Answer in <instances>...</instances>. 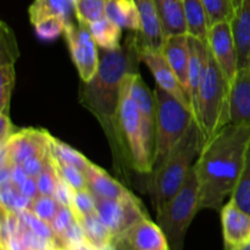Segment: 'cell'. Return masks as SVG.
<instances>
[{"mask_svg": "<svg viewBox=\"0 0 250 250\" xmlns=\"http://www.w3.org/2000/svg\"><path fill=\"white\" fill-rule=\"evenodd\" d=\"M99 68L89 82H82L78 100L99 121L111 148L115 170L126 178L125 172L132 164L120 129L119 107L124 80L138 72V36H129L115 50L99 49Z\"/></svg>", "mask_w": 250, "mask_h": 250, "instance_id": "obj_1", "label": "cell"}, {"mask_svg": "<svg viewBox=\"0 0 250 250\" xmlns=\"http://www.w3.org/2000/svg\"><path fill=\"white\" fill-rule=\"evenodd\" d=\"M250 143V126L227 125L204 144L195 163L200 187V210H221L236 192Z\"/></svg>", "mask_w": 250, "mask_h": 250, "instance_id": "obj_2", "label": "cell"}, {"mask_svg": "<svg viewBox=\"0 0 250 250\" xmlns=\"http://www.w3.org/2000/svg\"><path fill=\"white\" fill-rule=\"evenodd\" d=\"M204 144V136L194 121L165 161L150 173L148 190L155 211L161 209L182 188Z\"/></svg>", "mask_w": 250, "mask_h": 250, "instance_id": "obj_3", "label": "cell"}, {"mask_svg": "<svg viewBox=\"0 0 250 250\" xmlns=\"http://www.w3.org/2000/svg\"><path fill=\"white\" fill-rule=\"evenodd\" d=\"M231 89L232 83L210 53L194 111L205 143L231 124Z\"/></svg>", "mask_w": 250, "mask_h": 250, "instance_id": "obj_4", "label": "cell"}, {"mask_svg": "<svg viewBox=\"0 0 250 250\" xmlns=\"http://www.w3.org/2000/svg\"><path fill=\"white\" fill-rule=\"evenodd\" d=\"M199 211L200 187L194 165L182 188L156 211L158 225L165 233L171 250H183L188 229Z\"/></svg>", "mask_w": 250, "mask_h": 250, "instance_id": "obj_5", "label": "cell"}, {"mask_svg": "<svg viewBox=\"0 0 250 250\" xmlns=\"http://www.w3.org/2000/svg\"><path fill=\"white\" fill-rule=\"evenodd\" d=\"M154 97L156 107V129L153 171L165 161L171 150L185 137L195 121L193 112L170 93L156 87Z\"/></svg>", "mask_w": 250, "mask_h": 250, "instance_id": "obj_6", "label": "cell"}, {"mask_svg": "<svg viewBox=\"0 0 250 250\" xmlns=\"http://www.w3.org/2000/svg\"><path fill=\"white\" fill-rule=\"evenodd\" d=\"M129 75L126 76L122 83L119 107L120 129L131 159L132 168L139 173L150 175L153 172L154 163L146 150L141 112L129 92Z\"/></svg>", "mask_w": 250, "mask_h": 250, "instance_id": "obj_7", "label": "cell"}, {"mask_svg": "<svg viewBox=\"0 0 250 250\" xmlns=\"http://www.w3.org/2000/svg\"><path fill=\"white\" fill-rule=\"evenodd\" d=\"M94 195L95 212L116 238L124 236L132 226L146 219V209L137 197L131 199H109Z\"/></svg>", "mask_w": 250, "mask_h": 250, "instance_id": "obj_8", "label": "cell"}, {"mask_svg": "<svg viewBox=\"0 0 250 250\" xmlns=\"http://www.w3.org/2000/svg\"><path fill=\"white\" fill-rule=\"evenodd\" d=\"M66 43L82 82H89L97 73L100 62V53L87 24L67 22L65 27Z\"/></svg>", "mask_w": 250, "mask_h": 250, "instance_id": "obj_9", "label": "cell"}, {"mask_svg": "<svg viewBox=\"0 0 250 250\" xmlns=\"http://www.w3.org/2000/svg\"><path fill=\"white\" fill-rule=\"evenodd\" d=\"M54 137L44 129L23 128L12 134L9 141L0 146L1 166L22 165L27 159L50 151Z\"/></svg>", "mask_w": 250, "mask_h": 250, "instance_id": "obj_10", "label": "cell"}, {"mask_svg": "<svg viewBox=\"0 0 250 250\" xmlns=\"http://www.w3.org/2000/svg\"><path fill=\"white\" fill-rule=\"evenodd\" d=\"M208 45L212 58L229 82H233L239 71L238 51L231 21L212 24L208 34Z\"/></svg>", "mask_w": 250, "mask_h": 250, "instance_id": "obj_11", "label": "cell"}, {"mask_svg": "<svg viewBox=\"0 0 250 250\" xmlns=\"http://www.w3.org/2000/svg\"><path fill=\"white\" fill-rule=\"evenodd\" d=\"M138 55L139 60L146 63L149 70H150L158 87L164 89L165 92L170 93L172 97L180 100L186 107H188L193 112L192 104H190L187 93L181 85L180 81L177 80L175 72L170 67L167 60L165 59L164 54L161 53L160 49L142 45L138 41ZM193 115H194V112H193Z\"/></svg>", "mask_w": 250, "mask_h": 250, "instance_id": "obj_12", "label": "cell"}, {"mask_svg": "<svg viewBox=\"0 0 250 250\" xmlns=\"http://www.w3.org/2000/svg\"><path fill=\"white\" fill-rule=\"evenodd\" d=\"M129 92L136 102L141 112L142 126H143L144 141L146 150L154 163L155 154V129H156V107L154 92L149 89L138 72L129 75ZM154 167V166H153Z\"/></svg>", "mask_w": 250, "mask_h": 250, "instance_id": "obj_13", "label": "cell"}, {"mask_svg": "<svg viewBox=\"0 0 250 250\" xmlns=\"http://www.w3.org/2000/svg\"><path fill=\"white\" fill-rule=\"evenodd\" d=\"M221 225L225 250H242L250 244V214L232 199L222 207Z\"/></svg>", "mask_w": 250, "mask_h": 250, "instance_id": "obj_14", "label": "cell"}, {"mask_svg": "<svg viewBox=\"0 0 250 250\" xmlns=\"http://www.w3.org/2000/svg\"><path fill=\"white\" fill-rule=\"evenodd\" d=\"M160 50L188 95V73H189L188 34H176V36L165 37Z\"/></svg>", "mask_w": 250, "mask_h": 250, "instance_id": "obj_15", "label": "cell"}, {"mask_svg": "<svg viewBox=\"0 0 250 250\" xmlns=\"http://www.w3.org/2000/svg\"><path fill=\"white\" fill-rule=\"evenodd\" d=\"M122 238L126 239L137 250H171L161 227L158 222L155 224L149 217L137 222Z\"/></svg>", "mask_w": 250, "mask_h": 250, "instance_id": "obj_16", "label": "cell"}, {"mask_svg": "<svg viewBox=\"0 0 250 250\" xmlns=\"http://www.w3.org/2000/svg\"><path fill=\"white\" fill-rule=\"evenodd\" d=\"M189 42V73H188V97L192 104L193 112L197 106L198 94H199L200 85L204 78L207 70L208 61H209V45L205 42L194 37L188 36ZM195 119V116H194Z\"/></svg>", "mask_w": 250, "mask_h": 250, "instance_id": "obj_17", "label": "cell"}, {"mask_svg": "<svg viewBox=\"0 0 250 250\" xmlns=\"http://www.w3.org/2000/svg\"><path fill=\"white\" fill-rule=\"evenodd\" d=\"M133 1L138 9L142 23L141 32L137 33L139 43L149 48L161 49L165 36H164L155 1L154 0H133Z\"/></svg>", "mask_w": 250, "mask_h": 250, "instance_id": "obj_18", "label": "cell"}, {"mask_svg": "<svg viewBox=\"0 0 250 250\" xmlns=\"http://www.w3.org/2000/svg\"><path fill=\"white\" fill-rule=\"evenodd\" d=\"M84 176L88 188L93 194L109 199H131L136 197L122 183L112 178L109 173H106V171L93 163L89 164Z\"/></svg>", "mask_w": 250, "mask_h": 250, "instance_id": "obj_19", "label": "cell"}, {"mask_svg": "<svg viewBox=\"0 0 250 250\" xmlns=\"http://www.w3.org/2000/svg\"><path fill=\"white\" fill-rule=\"evenodd\" d=\"M231 124L250 126V68H241L232 82Z\"/></svg>", "mask_w": 250, "mask_h": 250, "instance_id": "obj_20", "label": "cell"}, {"mask_svg": "<svg viewBox=\"0 0 250 250\" xmlns=\"http://www.w3.org/2000/svg\"><path fill=\"white\" fill-rule=\"evenodd\" d=\"M238 51V65L250 68V0H243L231 21Z\"/></svg>", "mask_w": 250, "mask_h": 250, "instance_id": "obj_21", "label": "cell"}, {"mask_svg": "<svg viewBox=\"0 0 250 250\" xmlns=\"http://www.w3.org/2000/svg\"><path fill=\"white\" fill-rule=\"evenodd\" d=\"M164 36L188 34L182 0H154Z\"/></svg>", "mask_w": 250, "mask_h": 250, "instance_id": "obj_22", "label": "cell"}, {"mask_svg": "<svg viewBox=\"0 0 250 250\" xmlns=\"http://www.w3.org/2000/svg\"><path fill=\"white\" fill-rule=\"evenodd\" d=\"M73 15H75L73 0H34L28 7L29 21L33 26L50 17H60L70 22Z\"/></svg>", "mask_w": 250, "mask_h": 250, "instance_id": "obj_23", "label": "cell"}, {"mask_svg": "<svg viewBox=\"0 0 250 250\" xmlns=\"http://www.w3.org/2000/svg\"><path fill=\"white\" fill-rule=\"evenodd\" d=\"M106 17L122 29H128L134 33L141 32V17L133 0H107Z\"/></svg>", "mask_w": 250, "mask_h": 250, "instance_id": "obj_24", "label": "cell"}, {"mask_svg": "<svg viewBox=\"0 0 250 250\" xmlns=\"http://www.w3.org/2000/svg\"><path fill=\"white\" fill-rule=\"evenodd\" d=\"M188 36L208 43L210 24L203 0H182Z\"/></svg>", "mask_w": 250, "mask_h": 250, "instance_id": "obj_25", "label": "cell"}, {"mask_svg": "<svg viewBox=\"0 0 250 250\" xmlns=\"http://www.w3.org/2000/svg\"><path fill=\"white\" fill-rule=\"evenodd\" d=\"M88 27L99 49L115 50L121 46L122 28L107 17H104Z\"/></svg>", "mask_w": 250, "mask_h": 250, "instance_id": "obj_26", "label": "cell"}, {"mask_svg": "<svg viewBox=\"0 0 250 250\" xmlns=\"http://www.w3.org/2000/svg\"><path fill=\"white\" fill-rule=\"evenodd\" d=\"M107 0H78L75 2L76 19L87 26L106 17Z\"/></svg>", "mask_w": 250, "mask_h": 250, "instance_id": "obj_27", "label": "cell"}, {"mask_svg": "<svg viewBox=\"0 0 250 250\" xmlns=\"http://www.w3.org/2000/svg\"><path fill=\"white\" fill-rule=\"evenodd\" d=\"M20 58V49L14 31L5 23L0 22V65H15Z\"/></svg>", "mask_w": 250, "mask_h": 250, "instance_id": "obj_28", "label": "cell"}, {"mask_svg": "<svg viewBox=\"0 0 250 250\" xmlns=\"http://www.w3.org/2000/svg\"><path fill=\"white\" fill-rule=\"evenodd\" d=\"M51 153L60 160L80 168L83 173L85 172V170H87L90 164V161L83 154H81L80 151L73 149L72 146L56 138H54L53 143H51Z\"/></svg>", "mask_w": 250, "mask_h": 250, "instance_id": "obj_29", "label": "cell"}, {"mask_svg": "<svg viewBox=\"0 0 250 250\" xmlns=\"http://www.w3.org/2000/svg\"><path fill=\"white\" fill-rule=\"evenodd\" d=\"M209 17L210 27L221 21H232L236 9L232 0H203Z\"/></svg>", "mask_w": 250, "mask_h": 250, "instance_id": "obj_30", "label": "cell"}, {"mask_svg": "<svg viewBox=\"0 0 250 250\" xmlns=\"http://www.w3.org/2000/svg\"><path fill=\"white\" fill-rule=\"evenodd\" d=\"M15 87V65H0V112L9 114L12 90Z\"/></svg>", "mask_w": 250, "mask_h": 250, "instance_id": "obj_31", "label": "cell"}, {"mask_svg": "<svg viewBox=\"0 0 250 250\" xmlns=\"http://www.w3.org/2000/svg\"><path fill=\"white\" fill-rule=\"evenodd\" d=\"M17 215H19L20 220H21L32 232H34L37 236L42 237V238L46 239V241H50L53 242V243H56L58 246H60L55 233H54L53 229H51V225L49 224V222L39 219V217L37 216V215H34L31 210H24V211L19 212Z\"/></svg>", "mask_w": 250, "mask_h": 250, "instance_id": "obj_32", "label": "cell"}, {"mask_svg": "<svg viewBox=\"0 0 250 250\" xmlns=\"http://www.w3.org/2000/svg\"><path fill=\"white\" fill-rule=\"evenodd\" d=\"M242 210L250 214V143L247 150L244 170L236 192L231 198Z\"/></svg>", "mask_w": 250, "mask_h": 250, "instance_id": "obj_33", "label": "cell"}, {"mask_svg": "<svg viewBox=\"0 0 250 250\" xmlns=\"http://www.w3.org/2000/svg\"><path fill=\"white\" fill-rule=\"evenodd\" d=\"M51 159H53L54 165H55L59 175H60L61 177L73 188V189L78 190L88 188L84 173H83L80 168H77L73 165H70V164L65 163V161L60 160V159H58L56 156H54L53 153H51Z\"/></svg>", "mask_w": 250, "mask_h": 250, "instance_id": "obj_34", "label": "cell"}, {"mask_svg": "<svg viewBox=\"0 0 250 250\" xmlns=\"http://www.w3.org/2000/svg\"><path fill=\"white\" fill-rule=\"evenodd\" d=\"M37 185H38V190L41 195H48V197H54L56 185L59 180V172L56 170L54 161L51 159V149L50 155H49L48 164L45 165L44 170L42 171L41 175L36 178Z\"/></svg>", "mask_w": 250, "mask_h": 250, "instance_id": "obj_35", "label": "cell"}, {"mask_svg": "<svg viewBox=\"0 0 250 250\" xmlns=\"http://www.w3.org/2000/svg\"><path fill=\"white\" fill-rule=\"evenodd\" d=\"M59 209H60V204L58 203V200L54 197H48V195H38L36 199H33L31 208H29V210L34 215L49 224L53 221Z\"/></svg>", "mask_w": 250, "mask_h": 250, "instance_id": "obj_36", "label": "cell"}, {"mask_svg": "<svg viewBox=\"0 0 250 250\" xmlns=\"http://www.w3.org/2000/svg\"><path fill=\"white\" fill-rule=\"evenodd\" d=\"M66 23L67 21L60 17H50L34 24V29H36L37 36L43 41H54L63 34Z\"/></svg>", "mask_w": 250, "mask_h": 250, "instance_id": "obj_37", "label": "cell"}, {"mask_svg": "<svg viewBox=\"0 0 250 250\" xmlns=\"http://www.w3.org/2000/svg\"><path fill=\"white\" fill-rule=\"evenodd\" d=\"M71 209L75 212L76 217L84 216V215H89L95 212L94 195L90 192L89 188L75 190L73 204Z\"/></svg>", "mask_w": 250, "mask_h": 250, "instance_id": "obj_38", "label": "cell"}, {"mask_svg": "<svg viewBox=\"0 0 250 250\" xmlns=\"http://www.w3.org/2000/svg\"><path fill=\"white\" fill-rule=\"evenodd\" d=\"M75 220H76V216L73 210L71 209L70 207H63V205H60V209H59L58 214L55 215L54 220L50 222L51 229H53L59 243H60L61 237H62L63 233L67 231L68 227L75 222ZM61 248H62V247H61Z\"/></svg>", "mask_w": 250, "mask_h": 250, "instance_id": "obj_39", "label": "cell"}, {"mask_svg": "<svg viewBox=\"0 0 250 250\" xmlns=\"http://www.w3.org/2000/svg\"><path fill=\"white\" fill-rule=\"evenodd\" d=\"M49 155H50V151L46 154H42V155H34L32 158L27 159L23 164H22V167H23L24 172L28 175V177H34L37 178L42 173V171L44 170L45 165L48 164Z\"/></svg>", "mask_w": 250, "mask_h": 250, "instance_id": "obj_40", "label": "cell"}, {"mask_svg": "<svg viewBox=\"0 0 250 250\" xmlns=\"http://www.w3.org/2000/svg\"><path fill=\"white\" fill-rule=\"evenodd\" d=\"M73 197H75V189L59 175L58 185H56L54 198L58 200V203L60 205L72 208Z\"/></svg>", "mask_w": 250, "mask_h": 250, "instance_id": "obj_41", "label": "cell"}, {"mask_svg": "<svg viewBox=\"0 0 250 250\" xmlns=\"http://www.w3.org/2000/svg\"><path fill=\"white\" fill-rule=\"evenodd\" d=\"M19 129L14 126V124L10 120L9 114H2L0 112V146L6 143L10 137Z\"/></svg>", "mask_w": 250, "mask_h": 250, "instance_id": "obj_42", "label": "cell"}, {"mask_svg": "<svg viewBox=\"0 0 250 250\" xmlns=\"http://www.w3.org/2000/svg\"><path fill=\"white\" fill-rule=\"evenodd\" d=\"M19 189L21 190V193L23 195H26L29 199H36L39 194L38 190V185H37V180L34 177H28L21 186L19 187Z\"/></svg>", "mask_w": 250, "mask_h": 250, "instance_id": "obj_43", "label": "cell"}, {"mask_svg": "<svg viewBox=\"0 0 250 250\" xmlns=\"http://www.w3.org/2000/svg\"><path fill=\"white\" fill-rule=\"evenodd\" d=\"M27 178H28V175L24 172L23 167L21 165H15L12 168V183L16 187H20Z\"/></svg>", "mask_w": 250, "mask_h": 250, "instance_id": "obj_44", "label": "cell"}, {"mask_svg": "<svg viewBox=\"0 0 250 250\" xmlns=\"http://www.w3.org/2000/svg\"><path fill=\"white\" fill-rule=\"evenodd\" d=\"M114 249L115 250H137L134 247H132L125 238H116L114 241Z\"/></svg>", "mask_w": 250, "mask_h": 250, "instance_id": "obj_45", "label": "cell"}, {"mask_svg": "<svg viewBox=\"0 0 250 250\" xmlns=\"http://www.w3.org/2000/svg\"><path fill=\"white\" fill-rule=\"evenodd\" d=\"M232 1H233L234 9H236V11H237V10L239 9V6H241V4H242V1H243V0H232Z\"/></svg>", "mask_w": 250, "mask_h": 250, "instance_id": "obj_46", "label": "cell"}, {"mask_svg": "<svg viewBox=\"0 0 250 250\" xmlns=\"http://www.w3.org/2000/svg\"><path fill=\"white\" fill-rule=\"evenodd\" d=\"M242 250H250V244H248V246H247L246 248H243Z\"/></svg>", "mask_w": 250, "mask_h": 250, "instance_id": "obj_47", "label": "cell"}, {"mask_svg": "<svg viewBox=\"0 0 250 250\" xmlns=\"http://www.w3.org/2000/svg\"><path fill=\"white\" fill-rule=\"evenodd\" d=\"M73 1H75V2H76V1H78V0H73Z\"/></svg>", "mask_w": 250, "mask_h": 250, "instance_id": "obj_48", "label": "cell"}, {"mask_svg": "<svg viewBox=\"0 0 250 250\" xmlns=\"http://www.w3.org/2000/svg\"><path fill=\"white\" fill-rule=\"evenodd\" d=\"M0 250H5V249H2V248H0Z\"/></svg>", "mask_w": 250, "mask_h": 250, "instance_id": "obj_49", "label": "cell"}]
</instances>
